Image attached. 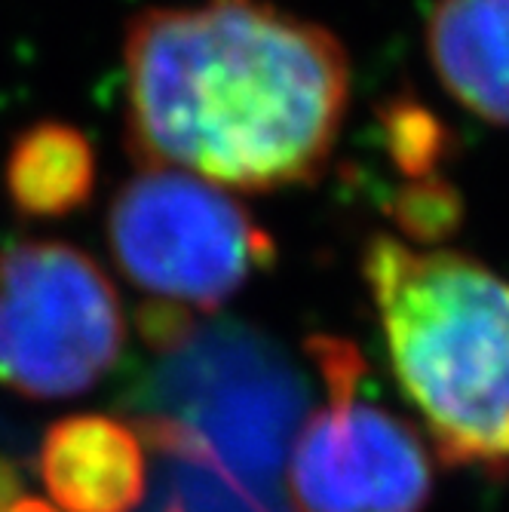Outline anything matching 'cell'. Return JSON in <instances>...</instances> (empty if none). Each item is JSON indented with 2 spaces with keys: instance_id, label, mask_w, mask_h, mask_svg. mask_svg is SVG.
Returning <instances> with one entry per match:
<instances>
[{
  "instance_id": "cell-1",
  "label": "cell",
  "mask_w": 509,
  "mask_h": 512,
  "mask_svg": "<svg viewBox=\"0 0 509 512\" xmlns=\"http://www.w3.org/2000/svg\"><path fill=\"white\" fill-rule=\"evenodd\" d=\"M123 65L135 157L224 191L316 178L350 102L344 46L267 0L148 10Z\"/></svg>"
},
{
  "instance_id": "cell-2",
  "label": "cell",
  "mask_w": 509,
  "mask_h": 512,
  "mask_svg": "<svg viewBox=\"0 0 509 512\" xmlns=\"http://www.w3.org/2000/svg\"><path fill=\"white\" fill-rule=\"evenodd\" d=\"M396 378L448 463H509V283L390 237L362 258Z\"/></svg>"
},
{
  "instance_id": "cell-3",
  "label": "cell",
  "mask_w": 509,
  "mask_h": 512,
  "mask_svg": "<svg viewBox=\"0 0 509 512\" xmlns=\"http://www.w3.org/2000/svg\"><path fill=\"white\" fill-rule=\"evenodd\" d=\"M138 322L154 353L132 387L145 439L270 494L307 402L286 353L240 322L197 319L169 304L151 301Z\"/></svg>"
},
{
  "instance_id": "cell-4",
  "label": "cell",
  "mask_w": 509,
  "mask_h": 512,
  "mask_svg": "<svg viewBox=\"0 0 509 512\" xmlns=\"http://www.w3.org/2000/svg\"><path fill=\"white\" fill-rule=\"evenodd\" d=\"M108 237L129 283L154 304L209 310L273 261V240L218 184L142 166L111 203Z\"/></svg>"
},
{
  "instance_id": "cell-5",
  "label": "cell",
  "mask_w": 509,
  "mask_h": 512,
  "mask_svg": "<svg viewBox=\"0 0 509 512\" xmlns=\"http://www.w3.org/2000/svg\"><path fill=\"white\" fill-rule=\"evenodd\" d=\"M126 319L108 273L56 240L0 249V384L65 399L96 387L117 365Z\"/></svg>"
},
{
  "instance_id": "cell-6",
  "label": "cell",
  "mask_w": 509,
  "mask_h": 512,
  "mask_svg": "<svg viewBox=\"0 0 509 512\" xmlns=\"http://www.w3.org/2000/svg\"><path fill=\"white\" fill-rule=\"evenodd\" d=\"M313 359L329 399L304 427L289 460L298 512H421L430 497L427 454L399 417L365 402L350 344L316 338Z\"/></svg>"
},
{
  "instance_id": "cell-7",
  "label": "cell",
  "mask_w": 509,
  "mask_h": 512,
  "mask_svg": "<svg viewBox=\"0 0 509 512\" xmlns=\"http://www.w3.org/2000/svg\"><path fill=\"white\" fill-rule=\"evenodd\" d=\"M43 482L65 512H132L145 497L142 439L111 417H68L43 439Z\"/></svg>"
},
{
  "instance_id": "cell-8",
  "label": "cell",
  "mask_w": 509,
  "mask_h": 512,
  "mask_svg": "<svg viewBox=\"0 0 509 512\" xmlns=\"http://www.w3.org/2000/svg\"><path fill=\"white\" fill-rule=\"evenodd\" d=\"M427 50L460 105L509 126V0H436Z\"/></svg>"
},
{
  "instance_id": "cell-9",
  "label": "cell",
  "mask_w": 509,
  "mask_h": 512,
  "mask_svg": "<svg viewBox=\"0 0 509 512\" xmlns=\"http://www.w3.org/2000/svg\"><path fill=\"white\" fill-rule=\"evenodd\" d=\"M92 175L96 163L86 138L71 126L43 123L16 142L7 184L19 209L31 215H62L89 197Z\"/></svg>"
},
{
  "instance_id": "cell-10",
  "label": "cell",
  "mask_w": 509,
  "mask_h": 512,
  "mask_svg": "<svg viewBox=\"0 0 509 512\" xmlns=\"http://www.w3.org/2000/svg\"><path fill=\"white\" fill-rule=\"evenodd\" d=\"M0 512H56V509H50L40 500H31V497H19V500L10 497V500L0 503Z\"/></svg>"
}]
</instances>
